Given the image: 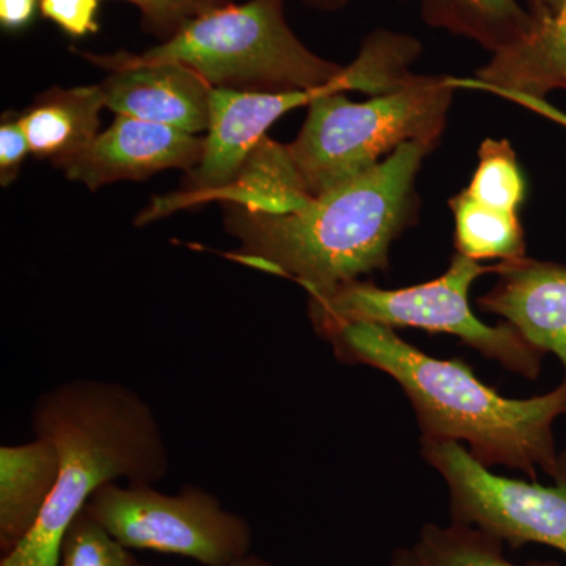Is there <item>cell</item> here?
Returning a JSON list of instances; mask_svg holds the SVG:
<instances>
[{"label": "cell", "instance_id": "cell-1", "mask_svg": "<svg viewBox=\"0 0 566 566\" xmlns=\"http://www.w3.org/2000/svg\"><path fill=\"white\" fill-rule=\"evenodd\" d=\"M428 151V145L406 142L374 169L285 214L226 203L227 230L241 244L232 259L293 279L308 296L386 270L390 245L411 221Z\"/></svg>", "mask_w": 566, "mask_h": 566}, {"label": "cell", "instance_id": "cell-2", "mask_svg": "<svg viewBox=\"0 0 566 566\" xmlns=\"http://www.w3.org/2000/svg\"><path fill=\"white\" fill-rule=\"evenodd\" d=\"M338 360L389 375L411 401L420 441L465 442L479 463L505 465L531 479L557 464L554 422L566 415V381L527 400L502 397L461 359H434L394 329L352 323L324 335Z\"/></svg>", "mask_w": 566, "mask_h": 566}, {"label": "cell", "instance_id": "cell-3", "mask_svg": "<svg viewBox=\"0 0 566 566\" xmlns=\"http://www.w3.org/2000/svg\"><path fill=\"white\" fill-rule=\"evenodd\" d=\"M31 424L57 452V485L31 534L0 566H61L63 536L96 491L118 479L155 485L169 472L158 417L122 382L77 378L44 390Z\"/></svg>", "mask_w": 566, "mask_h": 566}, {"label": "cell", "instance_id": "cell-4", "mask_svg": "<svg viewBox=\"0 0 566 566\" xmlns=\"http://www.w3.org/2000/svg\"><path fill=\"white\" fill-rule=\"evenodd\" d=\"M457 82L411 74L394 91L353 103L326 91L308 104L303 129L286 145L308 196L374 169L406 142L434 150L444 133Z\"/></svg>", "mask_w": 566, "mask_h": 566}, {"label": "cell", "instance_id": "cell-5", "mask_svg": "<svg viewBox=\"0 0 566 566\" xmlns=\"http://www.w3.org/2000/svg\"><path fill=\"white\" fill-rule=\"evenodd\" d=\"M140 57L181 63L212 88L349 91L345 66L319 57L294 35L283 0L232 2L208 11Z\"/></svg>", "mask_w": 566, "mask_h": 566}, {"label": "cell", "instance_id": "cell-6", "mask_svg": "<svg viewBox=\"0 0 566 566\" xmlns=\"http://www.w3.org/2000/svg\"><path fill=\"white\" fill-rule=\"evenodd\" d=\"M497 271L499 264L483 266L457 253L441 277L420 285L386 290L353 281L333 292L308 296V316L322 337L352 323L455 335L488 359L534 381L542 374L545 353L528 344L510 323L488 326L469 304V292L476 279Z\"/></svg>", "mask_w": 566, "mask_h": 566}, {"label": "cell", "instance_id": "cell-7", "mask_svg": "<svg viewBox=\"0 0 566 566\" xmlns=\"http://www.w3.org/2000/svg\"><path fill=\"white\" fill-rule=\"evenodd\" d=\"M85 510L128 549L174 554L205 566H233L251 556V524L203 488L164 494L145 483H109Z\"/></svg>", "mask_w": 566, "mask_h": 566}, {"label": "cell", "instance_id": "cell-8", "mask_svg": "<svg viewBox=\"0 0 566 566\" xmlns=\"http://www.w3.org/2000/svg\"><path fill=\"white\" fill-rule=\"evenodd\" d=\"M422 457L449 488L453 523L482 528L512 547L536 543L566 554V449L558 452L551 486L495 475L458 442L422 441Z\"/></svg>", "mask_w": 566, "mask_h": 566}, {"label": "cell", "instance_id": "cell-9", "mask_svg": "<svg viewBox=\"0 0 566 566\" xmlns=\"http://www.w3.org/2000/svg\"><path fill=\"white\" fill-rule=\"evenodd\" d=\"M111 74L99 84L106 107L117 115L199 134L210 128L212 87L196 71L177 62L140 55L84 54Z\"/></svg>", "mask_w": 566, "mask_h": 566}, {"label": "cell", "instance_id": "cell-10", "mask_svg": "<svg viewBox=\"0 0 566 566\" xmlns=\"http://www.w3.org/2000/svg\"><path fill=\"white\" fill-rule=\"evenodd\" d=\"M203 153V137L117 115L107 132L59 167L70 180L96 191L107 182L144 180L167 169L191 172L202 161Z\"/></svg>", "mask_w": 566, "mask_h": 566}, {"label": "cell", "instance_id": "cell-11", "mask_svg": "<svg viewBox=\"0 0 566 566\" xmlns=\"http://www.w3.org/2000/svg\"><path fill=\"white\" fill-rule=\"evenodd\" d=\"M527 13L524 39L493 54L472 84L547 111V93L566 91V0H528Z\"/></svg>", "mask_w": 566, "mask_h": 566}, {"label": "cell", "instance_id": "cell-12", "mask_svg": "<svg viewBox=\"0 0 566 566\" xmlns=\"http://www.w3.org/2000/svg\"><path fill=\"white\" fill-rule=\"evenodd\" d=\"M497 282L480 308L505 318L528 344L556 354L566 381V266L524 259L499 262Z\"/></svg>", "mask_w": 566, "mask_h": 566}, {"label": "cell", "instance_id": "cell-13", "mask_svg": "<svg viewBox=\"0 0 566 566\" xmlns=\"http://www.w3.org/2000/svg\"><path fill=\"white\" fill-rule=\"evenodd\" d=\"M59 476V457L46 439L0 447V554L25 538L50 502Z\"/></svg>", "mask_w": 566, "mask_h": 566}, {"label": "cell", "instance_id": "cell-14", "mask_svg": "<svg viewBox=\"0 0 566 566\" xmlns=\"http://www.w3.org/2000/svg\"><path fill=\"white\" fill-rule=\"evenodd\" d=\"M106 99L99 85L51 88L24 111L20 123L31 153L55 166L84 151L98 136Z\"/></svg>", "mask_w": 566, "mask_h": 566}, {"label": "cell", "instance_id": "cell-15", "mask_svg": "<svg viewBox=\"0 0 566 566\" xmlns=\"http://www.w3.org/2000/svg\"><path fill=\"white\" fill-rule=\"evenodd\" d=\"M311 199L294 169L286 145L264 137L238 177L226 188L210 193L205 202L222 200L251 211L285 214L300 210Z\"/></svg>", "mask_w": 566, "mask_h": 566}, {"label": "cell", "instance_id": "cell-16", "mask_svg": "<svg viewBox=\"0 0 566 566\" xmlns=\"http://www.w3.org/2000/svg\"><path fill=\"white\" fill-rule=\"evenodd\" d=\"M427 24L476 41L497 54L524 39L531 24L517 0H422Z\"/></svg>", "mask_w": 566, "mask_h": 566}, {"label": "cell", "instance_id": "cell-17", "mask_svg": "<svg viewBox=\"0 0 566 566\" xmlns=\"http://www.w3.org/2000/svg\"><path fill=\"white\" fill-rule=\"evenodd\" d=\"M449 205L455 218L458 253L475 262H513L526 256L524 230L515 212L485 207L464 191L452 197Z\"/></svg>", "mask_w": 566, "mask_h": 566}, {"label": "cell", "instance_id": "cell-18", "mask_svg": "<svg viewBox=\"0 0 566 566\" xmlns=\"http://www.w3.org/2000/svg\"><path fill=\"white\" fill-rule=\"evenodd\" d=\"M504 542L469 524H424L415 546L420 566H520L502 554ZM526 566H558L556 562H532Z\"/></svg>", "mask_w": 566, "mask_h": 566}, {"label": "cell", "instance_id": "cell-19", "mask_svg": "<svg viewBox=\"0 0 566 566\" xmlns=\"http://www.w3.org/2000/svg\"><path fill=\"white\" fill-rule=\"evenodd\" d=\"M464 192L485 207L517 214L526 199V180L509 140H483L479 166Z\"/></svg>", "mask_w": 566, "mask_h": 566}, {"label": "cell", "instance_id": "cell-20", "mask_svg": "<svg viewBox=\"0 0 566 566\" xmlns=\"http://www.w3.org/2000/svg\"><path fill=\"white\" fill-rule=\"evenodd\" d=\"M61 566H140L128 547L114 538L87 512L74 517L63 536Z\"/></svg>", "mask_w": 566, "mask_h": 566}, {"label": "cell", "instance_id": "cell-21", "mask_svg": "<svg viewBox=\"0 0 566 566\" xmlns=\"http://www.w3.org/2000/svg\"><path fill=\"white\" fill-rule=\"evenodd\" d=\"M126 2L134 3L139 9L142 22L148 32L166 41L193 18L229 6L233 0H126Z\"/></svg>", "mask_w": 566, "mask_h": 566}, {"label": "cell", "instance_id": "cell-22", "mask_svg": "<svg viewBox=\"0 0 566 566\" xmlns=\"http://www.w3.org/2000/svg\"><path fill=\"white\" fill-rule=\"evenodd\" d=\"M99 3L102 0H40V11L66 35L84 39L99 31Z\"/></svg>", "mask_w": 566, "mask_h": 566}, {"label": "cell", "instance_id": "cell-23", "mask_svg": "<svg viewBox=\"0 0 566 566\" xmlns=\"http://www.w3.org/2000/svg\"><path fill=\"white\" fill-rule=\"evenodd\" d=\"M31 153L28 136L22 129L20 118L2 122L0 126V182L3 188L10 186L20 175L25 156Z\"/></svg>", "mask_w": 566, "mask_h": 566}, {"label": "cell", "instance_id": "cell-24", "mask_svg": "<svg viewBox=\"0 0 566 566\" xmlns=\"http://www.w3.org/2000/svg\"><path fill=\"white\" fill-rule=\"evenodd\" d=\"M40 10V0H0V24L7 31L28 28Z\"/></svg>", "mask_w": 566, "mask_h": 566}, {"label": "cell", "instance_id": "cell-25", "mask_svg": "<svg viewBox=\"0 0 566 566\" xmlns=\"http://www.w3.org/2000/svg\"><path fill=\"white\" fill-rule=\"evenodd\" d=\"M387 566H420V564L415 551L400 547V549L395 551Z\"/></svg>", "mask_w": 566, "mask_h": 566}, {"label": "cell", "instance_id": "cell-26", "mask_svg": "<svg viewBox=\"0 0 566 566\" xmlns=\"http://www.w3.org/2000/svg\"><path fill=\"white\" fill-rule=\"evenodd\" d=\"M303 2L312 9L334 11L344 9L352 0H303Z\"/></svg>", "mask_w": 566, "mask_h": 566}, {"label": "cell", "instance_id": "cell-27", "mask_svg": "<svg viewBox=\"0 0 566 566\" xmlns=\"http://www.w3.org/2000/svg\"><path fill=\"white\" fill-rule=\"evenodd\" d=\"M144 566V565H140ZM233 566H274L271 564L270 560H266V558L260 557V556H248L243 558V560L238 562V564H234Z\"/></svg>", "mask_w": 566, "mask_h": 566}]
</instances>
